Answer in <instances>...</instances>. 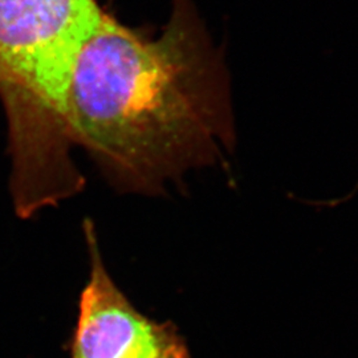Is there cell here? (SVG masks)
<instances>
[{
  "instance_id": "cell-3",
  "label": "cell",
  "mask_w": 358,
  "mask_h": 358,
  "mask_svg": "<svg viewBox=\"0 0 358 358\" xmlns=\"http://www.w3.org/2000/svg\"><path fill=\"white\" fill-rule=\"evenodd\" d=\"M90 282L81 292L71 358H189L185 340L171 324L148 319L130 304L103 266L90 220Z\"/></svg>"
},
{
  "instance_id": "cell-2",
  "label": "cell",
  "mask_w": 358,
  "mask_h": 358,
  "mask_svg": "<svg viewBox=\"0 0 358 358\" xmlns=\"http://www.w3.org/2000/svg\"><path fill=\"white\" fill-rule=\"evenodd\" d=\"M97 0H0V103L13 205L38 211L76 194L68 92L77 57L100 24Z\"/></svg>"
},
{
  "instance_id": "cell-1",
  "label": "cell",
  "mask_w": 358,
  "mask_h": 358,
  "mask_svg": "<svg viewBox=\"0 0 358 358\" xmlns=\"http://www.w3.org/2000/svg\"><path fill=\"white\" fill-rule=\"evenodd\" d=\"M68 134L121 192L157 195L235 142L230 73L192 0H174L158 36L103 13L77 57Z\"/></svg>"
}]
</instances>
